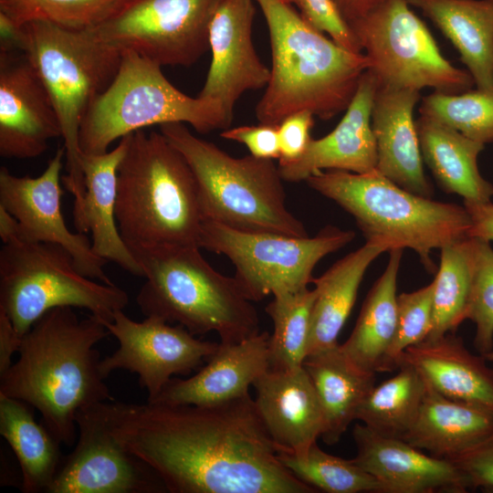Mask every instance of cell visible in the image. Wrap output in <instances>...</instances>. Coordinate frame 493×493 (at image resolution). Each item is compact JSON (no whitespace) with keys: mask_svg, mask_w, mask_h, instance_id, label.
<instances>
[{"mask_svg":"<svg viewBox=\"0 0 493 493\" xmlns=\"http://www.w3.org/2000/svg\"><path fill=\"white\" fill-rule=\"evenodd\" d=\"M109 432L170 493H315L281 463L250 394L209 405L102 402Z\"/></svg>","mask_w":493,"mask_h":493,"instance_id":"obj_1","label":"cell"},{"mask_svg":"<svg viewBox=\"0 0 493 493\" xmlns=\"http://www.w3.org/2000/svg\"><path fill=\"white\" fill-rule=\"evenodd\" d=\"M109 334L92 314L79 319L71 307L48 310L22 337L17 361L0 376V394L36 408L55 438L73 446L77 413L113 401L95 348Z\"/></svg>","mask_w":493,"mask_h":493,"instance_id":"obj_2","label":"cell"},{"mask_svg":"<svg viewBox=\"0 0 493 493\" xmlns=\"http://www.w3.org/2000/svg\"><path fill=\"white\" fill-rule=\"evenodd\" d=\"M269 32L272 64L256 106L259 123L278 126L309 110L328 121L346 110L370 68L365 54L351 52L319 31L286 0H256Z\"/></svg>","mask_w":493,"mask_h":493,"instance_id":"obj_3","label":"cell"},{"mask_svg":"<svg viewBox=\"0 0 493 493\" xmlns=\"http://www.w3.org/2000/svg\"><path fill=\"white\" fill-rule=\"evenodd\" d=\"M115 215L131 252L163 246L200 247L204 219L194 175L161 131L129 134L118 167Z\"/></svg>","mask_w":493,"mask_h":493,"instance_id":"obj_4","label":"cell"},{"mask_svg":"<svg viewBox=\"0 0 493 493\" xmlns=\"http://www.w3.org/2000/svg\"><path fill=\"white\" fill-rule=\"evenodd\" d=\"M200 249L163 246L132 251L145 278L136 298L142 314L176 322L194 336L215 331L225 344L260 332L253 301Z\"/></svg>","mask_w":493,"mask_h":493,"instance_id":"obj_5","label":"cell"},{"mask_svg":"<svg viewBox=\"0 0 493 493\" xmlns=\"http://www.w3.org/2000/svg\"><path fill=\"white\" fill-rule=\"evenodd\" d=\"M160 131L192 169L204 221L242 231L309 236L287 206L284 180L274 160L231 156L183 122L162 124Z\"/></svg>","mask_w":493,"mask_h":493,"instance_id":"obj_6","label":"cell"},{"mask_svg":"<svg viewBox=\"0 0 493 493\" xmlns=\"http://www.w3.org/2000/svg\"><path fill=\"white\" fill-rule=\"evenodd\" d=\"M305 182L349 213L366 240L383 239L393 248L409 247L430 272L435 271L434 249L468 237L471 220L464 206L411 193L376 170L321 171Z\"/></svg>","mask_w":493,"mask_h":493,"instance_id":"obj_7","label":"cell"},{"mask_svg":"<svg viewBox=\"0 0 493 493\" xmlns=\"http://www.w3.org/2000/svg\"><path fill=\"white\" fill-rule=\"evenodd\" d=\"M10 41L27 58L57 111L66 150L62 183L78 204L85 194L80 166L79 130L94 99L111 82L121 53L97 40L87 29L31 22L16 29Z\"/></svg>","mask_w":493,"mask_h":493,"instance_id":"obj_8","label":"cell"},{"mask_svg":"<svg viewBox=\"0 0 493 493\" xmlns=\"http://www.w3.org/2000/svg\"><path fill=\"white\" fill-rule=\"evenodd\" d=\"M169 122L189 124L199 133L231 125L218 102L183 93L165 78L161 66L125 50L113 79L94 99L82 121L79 147L85 153H104L117 139Z\"/></svg>","mask_w":493,"mask_h":493,"instance_id":"obj_9","label":"cell"},{"mask_svg":"<svg viewBox=\"0 0 493 493\" xmlns=\"http://www.w3.org/2000/svg\"><path fill=\"white\" fill-rule=\"evenodd\" d=\"M128 303L121 288L82 275L58 245L16 240L0 250V310L21 337L55 308L86 309L101 321H111Z\"/></svg>","mask_w":493,"mask_h":493,"instance_id":"obj_10","label":"cell"},{"mask_svg":"<svg viewBox=\"0 0 493 493\" xmlns=\"http://www.w3.org/2000/svg\"><path fill=\"white\" fill-rule=\"evenodd\" d=\"M352 230L327 226L316 236H292L249 232L204 221L199 246L226 256L245 296L259 301L268 295L296 292L312 282L316 265L353 240Z\"/></svg>","mask_w":493,"mask_h":493,"instance_id":"obj_11","label":"cell"},{"mask_svg":"<svg viewBox=\"0 0 493 493\" xmlns=\"http://www.w3.org/2000/svg\"><path fill=\"white\" fill-rule=\"evenodd\" d=\"M370 61L378 87L457 94L474 83L467 70L440 52L426 25L407 0H387L349 24Z\"/></svg>","mask_w":493,"mask_h":493,"instance_id":"obj_12","label":"cell"},{"mask_svg":"<svg viewBox=\"0 0 493 493\" xmlns=\"http://www.w3.org/2000/svg\"><path fill=\"white\" fill-rule=\"evenodd\" d=\"M220 0H127L87 30L119 51L131 50L159 66L189 67L209 49V28Z\"/></svg>","mask_w":493,"mask_h":493,"instance_id":"obj_13","label":"cell"},{"mask_svg":"<svg viewBox=\"0 0 493 493\" xmlns=\"http://www.w3.org/2000/svg\"><path fill=\"white\" fill-rule=\"evenodd\" d=\"M119 342V348L100 362L104 379L116 370L139 376L148 393L147 402L157 397L173 375L188 374L215 354L219 343L202 341L181 325L172 326L156 317L142 321L117 310L111 321H102Z\"/></svg>","mask_w":493,"mask_h":493,"instance_id":"obj_14","label":"cell"},{"mask_svg":"<svg viewBox=\"0 0 493 493\" xmlns=\"http://www.w3.org/2000/svg\"><path fill=\"white\" fill-rule=\"evenodd\" d=\"M100 403L77 413L76 446L60 464L47 492H167L157 474L121 446L109 432Z\"/></svg>","mask_w":493,"mask_h":493,"instance_id":"obj_15","label":"cell"},{"mask_svg":"<svg viewBox=\"0 0 493 493\" xmlns=\"http://www.w3.org/2000/svg\"><path fill=\"white\" fill-rule=\"evenodd\" d=\"M65 156L64 146L58 148L45 171L34 178L16 176L2 166L0 205L17 220V240L58 245L70 253L82 275L111 285L103 269L107 261L94 253L86 235L68 229L62 215L60 180Z\"/></svg>","mask_w":493,"mask_h":493,"instance_id":"obj_16","label":"cell"},{"mask_svg":"<svg viewBox=\"0 0 493 493\" xmlns=\"http://www.w3.org/2000/svg\"><path fill=\"white\" fill-rule=\"evenodd\" d=\"M255 4L256 0H220L210 24L212 60L198 97L218 102L230 123L240 97L266 87L270 78L252 40Z\"/></svg>","mask_w":493,"mask_h":493,"instance_id":"obj_17","label":"cell"},{"mask_svg":"<svg viewBox=\"0 0 493 493\" xmlns=\"http://www.w3.org/2000/svg\"><path fill=\"white\" fill-rule=\"evenodd\" d=\"M50 96L37 71L20 51L2 46L0 53V155L31 159L61 137Z\"/></svg>","mask_w":493,"mask_h":493,"instance_id":"obj_18","label":"cell"},{"mask_svg":"<svg viewBox=\"0 0 493 493\" xmlns=\"http://www.w3.org/2000/svg\"><path fill=\"white\" fill-rule=\"evenodd\" d=\"M352 460L372 475L382 493H464L469 489L452 462L423 453L406 441L380 435L363 424L352 430Z\"/></svg>","mask_w":493,"mask_h":493,"instance_id":"obj_19","label":"cell"},{"mask_svg":"<svg viewBox=\"0 0 493 493\" xmlns=\"http://www.w3.org/2000/svg\"><path fill=\"white\" fill-rule=\"evenodd\" d=\"M253 386L257 411L278 452L306 455L321 437L326 422L303 365L289 371L268 369Z\"/></svg>","mask_w":493,"mask_h":493,"instance_id":"obj_20","label":"cell"},{"mask_svg":"<svg viewBox=\"0 0 493 493\" xmlns=\"http://www.w3.org/2000/svg\"><path fill=\"white\" fill-rule=\"evenodd\" d=\"M367 69L342 119L327 135L311 139L295 162L278 164L284 182L299 183L323 170L366 173L376 170L377 151L372 129V110L377 89Z\"/></svg>","mask_w":493,"mask_h":493,"instance_id":"obj_21","label":"cell"},{"mask_svg":"<svg viewBox=\"0 0 493 493\" xmlns=\"http://www.w3.org/2000/svg\"><path fill=\"white\" fill-rule=\"evenodd\" d=\"M270 334L260 331L236 343H219L206 365L187 379L172 378L148 403L209 405L249 394V387L269 369Z\"/></svg>","mask_w":493,"mask_h":493,"instance_id":"obj_22","label":"cell"},{"mask_svg":"<svg viewBox=\"0 0 493 493\" xmlns=\"http://www.w3.org/2000/svg\"><path fill=\"white\" fill-rule=\"evenodd\" d=\"M128 142L129 134L120 139L110 152L100 154L81 152L86 190L81 201L74 204V225L79 233H91V246L97 256L143 278L140 263L121 236L115 215L118 167Z\"/></svg>","mask_w":493,"mask_h":493,"instance_id":"obj_23","label":"cell"},{"mask_svg":"<svg viewBox=\"0 0 493 493\" xmlns=\"http://www.w3.org/2000/svg\"><path fill=\"white\" fill-rule=\"evenodd\" d=\"M420 91L378 87L372 110L376 171L415 194L430 197L414 110Z\"/></svg>","mask_w":493,"mask_h":493,"instance_id":"obj_24","label":"cell"},{"mask_svg":"<svg viewBox=\"0 0 493 493\" xmlns=\"http://www.w3.org/2000/svg\"><path fill=\"white\" fill-rule=\"evenodd\" d=\"M471 353L462 339L447 333L407 348L398 361L414 367L440 394L493 410V369Z\"/></svg>","mask_w":493,"mask_h":493,"instance_id":"obj_25","label":"cell"},{"mask_svg":"<svg viewBox=\"0 0 493 493\" xmlns=\"http://www.w3.org/2000/svg\"><path fill=\"white\" fill-rule=\"evenodd\" d=\"M393 248L383 239H368L357 250L312 279L316 297L311 310L308 355L338 345V337L356 300L363 276L372 261ZM307 355V356H308Z\"/></svg>","mask_w":493,"mask_h":493,"instance_id":"obj_26","label":"cell"},{"mask_svg":"<svg viewBox=\"0 0 493 493\" xmlns=\"http://www.w3.org/2000/svg\"><path fill=\"white\" fill-rule=\"evenodd\" d=\"M493 431V410L449 399L428 383L413 426L403 437L431 456L453 460Z\"/></svg>","mask_w":493,"mask_h":493,"instance_id":"obj_27","label":"cell"},{"mask_svg":"<svg viewBox=\"0 0 493 493\" xmlns=\"http://www.w3.org/2000/svg\"><path fill=\"white\" fill-rule=\"evenodd\" d=\"M458 51L477 89L493 91V0H407Z\"/></svg>","mask_w":493,"mask_h":493,"instance_id":"obj_28","label":"cell"},{"mask_svg":"<svg viewBox=\"0 0 493 493\" xmlns=\"http://www.w3.org/2000/svg\"><path fill=\"white\" fill-rule=\"evenodd\" d=\"M403 250H389L384 271L368 292L350 337L340 344L346 361L362 372H383L396 330V286Z\"/></svg>","mask_w":493,"mask_h":493,"instance_id":"obj_29","label":"cell"},{"mask_svg":"<svg viewBox=\"0 0 493 493\" xmlns=\"http://www.w3.org/2000/svg\"><path fill=\"white\" fill-rule=\"evenodd\" d=\"M415 122L423 161L442 189L467 202L491 201L493 185L477 167L485 144L422 115Z\"/></svg>","mask_w":493,"mask_h":493,"instance_id":"obj_30","label":"cell"},{"mask_svg":"<svg viewBox=\"0 0 493 493\" xmlns=\"http://www.w3.org/2000/svg\"><path fill=\"white\" fill-rule=\"evenodd\" d=\"M303 367L307 371L325 416L321 438L329 446L337 444L357 411L375 385V374L362 372L346 361L340 343L309 354Z\"/></svg>","mask_w":493,"mask_h":493,"instance_id":"obj_31","label":"cell"},{"mask_svg":"<svg viewBox=\"0 0 493 493\" xmlns=\"http://www.w3.org/2000/svg\"><path fill=\"white\" fill-rule=\"evenodd\" d=\"M28 404L0 394V434L9 444L22 472V491H45L61 464L60 443L36 422Z\"/></svg>","mask_w":493,"mask_h":493,"instance_id":"obj_32","label":"cell"},{"mask_svg":"<svg viewBox=\"0 0 493 493\" xmlns=\"http://www.w3.org/2000/svg\"><path fill=\"white\" fill-rule=\"evenodd\" d=\"M398 369L394 376L374 385L360 405L356 420L380 435L403 439L416 420L427 383L410 364L402 363Z\"/></svg>","mask_w":493,"mask_h":493,"instance_id":"obj_33","label":"cell"},{"mask_svg":"<svg viewBox=\"0 0 493 493\" xmlns=\"http://www.w3.org/2000/svg\"><path fill=\"white\" fill-rule=\"evenodd\" d=\"M472 271V237L441 248L440 266L433 280V326L425 340L455 333L467 320Z\"/></svg>","mask_w":493,"mask_h":493,"instance_id":"obj_34","label":"cell"},{"mask_svg":"<svg viewBox=\"0 0 493 493\" xmlns=\"http://www.w3.org/2000/svg\"><path fill=\"white\" fill-rule=\"evenodd\" d=\"M316 297L309 287L274 295L266 307L273 323L269 337V370L289 371L303 365L308 355L310 319Z\"/></svg>","mask_w":493,"mask_h":493,"instance_id":"obj_35","label":"cell"},{"mask_svg":"<svg viewBox=\"0 0 493 493\" xmlns=\"http://www.w3.org/2000/svg\"><path fill=\"white\" fill-rule=\"evenodd\" d=\"M127 0H0V23L14 29L47 22L69 29H88L116 13Z\"/></svg>","mask_w":493,"mask_h":493,"instance_id":"obj_36","label":"cell"},{"mask_svg":"<svg viewBox=\"0 0 493 493\" xmlns=\"http://www.w3.org/2000/svg\"><path fill=\"white\" fill-rule=\"evenodd\" d=\"M281 463L300 481L328 493H382L378 480L355 463L322 450L314 443L306 455L278 452Z\"/></svg>","mask_w":493,"mask_h":493,"instance_id":"obj_37","label":"cell"},{"mask_svg":"<svg viewBox=\"0 0 493 493\" xmlns=\"http://www.w3.org/2000/svg\"><path fill=\"white\" fill-rule=\"evenodd\" d=\"M419 111L472 140L484 144L493 142V91H435L423 99Z\"/></svg>","mask_w":493,"mask_h":493,"instance_id":"obj_38","label":"cell"},{"mask_svg":"<svg viewBox=\"0 0 493 493\" xmlns=\"http://www.w3.org/2000/svg\"><path fill=\"white\" fill-rule=\"evenodd\" d=\"M473 271L467 320L476 325L474 346L481 354L493 350V248L472 237Z\"/></svg>","mask_w":493,"mask_h":493,"instance_id":"obj_39","label":"cell"},{"mask_svg":"<svg viewBox=\"0 0 493 493\" xmlns=\"http://www.w3.org/2000/svg\"><path fill=\"white\" fill-rule=\"evenodd\" d=\"M434 282L412 292L397 296V321L383 372L398 369L402 353L425 341L433 326Z\"/></svg>","mask_w":493,"mask_h":493,"instance_id":"obj_40","label":"cell"},{"mask_svg":"<svg viewBox=\"0 0 493 493\" xmlns=\"http://www.w3.org/2000/svg\"><path fill=\"white\" fill-rule=\"evenodd\" d=\"M300 15L312 26L341 47L362 53V47L349 24L343 19L332 0H300Z\"/></svg>","mask_w":493,"mask_h":493,"instance_id":"obj_41","label":"cell"},{"mask_svg":"<svg viewBox=\"0 0 493 493\" xmlns=\"http://www.w3.org/2000/svg\"><path fill=\"white\" fill-rule=\"evenodd\" d=\"M313 117L310 111L301 110L288 115L278 125L279 165L295 162L305 152L312 139Z\"/></svg>","mask_w":493,"mask_h":493,"instance_id":"obj_42","label":"cell"},{"mask_svg":"<svg viewBox=\"0 0 493 493\" xmlns=\"http://www.w3.org/2000/svg\"><path fill=\"white\" fill-rule=\"evenodd\" d=\"M450 462L465 476L469 488L493 490V431L480 443Z\"/></svg>","mask_w":493,"mask_h":493,"instance_id":"obj_43","label":"cell"},{"mask_svg":"<svg viewBox=\"0 0 493 493\" xmlns=\"http://www.w3.org/2000/svg\"><path fill=\"white\" fill-rule=\"evenodd\" d=\"M223 139L244 144L250 154L260 159L278 160L280 157L278 126L259 123L223 130Z\"/></svg>","mask_w":493,"mask_h":493,"instance_id":"obj_44","label":"cell"},{"mask_svg":"<svg viewBox=\"0 0 493 493\" xmlns=\"http://www.w3.org/2000/svg\"><path fill=\"white\" fill-rule=\"evenodd\" d=\"M464 207L471 220L468 237H477L493 242V204L491 201H464Z\"/></svg>","mask_w":493,"mask_h":493,"instance_id":"obj_45","label":"cell"},{"mask_svg":"<svg viewBox=\"0 0 493 493\" xmlns=\"http://www.w3.org/2000/svg\"><path fill=\"white\" fill-rule=\"evenodd\" d=\"M21 340L8 317L0 310V376L12 365V357L18 351Z\"/></svg>","mask_w":493,"mask_h":493,"instance_id":"obj_46","label":"cell"},{"mask_svg":"<svg viewBox=\"0 0 493 493\" xmlns=\"http://www.w3.org/2000/svg\"><path fill=\"white\" fill-rule=\"evenodd\" d=\"M343 19L350 24L387 0H332Z\"/></svg>","mask_w":493,"mask_h":493,"instance_id":"obj_47","label":"cell"},{"mask_svg":"<svg viewBox=\"0 0 493 493\" xmlns=\"http://www.w3.org/2000/svg\"><path fill=\"white\" fill-rule=\"evenodd\" d=\"M18 222L5 207L0 205V237L4 244L17 240Z\"/></svg>","mask_w":493,"mask_h":493,"instance_id":"obj_48","label":"cell"},{"mask_svg":"<svg viewBox=\"0 0 493 493\" xmlns=\"http://www.w3.org/2000/svg\"><path fill=\"white\" fill-rule=\"evenodd\" d=\"M483 356L485 357L486 360L493 362V350Z\"/></svg>","mask_w":493,"mask_h":493,"instance_id":"obj_49","label":"cell"},{"mask_svg":"<svg viewBox=\"0 0 493 493\" xmlns=\"http://www.w3.org/2000/svg\"><path fill=\"white\" fill-rule=\"evenodd\" d=\"M286 1L291 5H297L298 7L299 6V4H300V0H286Z\"/></svg>","mask_w":493,"mask_h":493,"instance_id":"obj_50","label":"cell"}]
</instances>
